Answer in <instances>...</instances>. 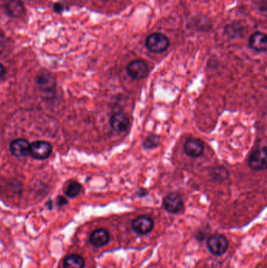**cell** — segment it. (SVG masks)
<instances>
[{
	"mask_svg": "<svg viewBox=\"0 0 267 268\" xmlns=\"http://www.w3.org/2000/svg\"><path fill=\"white\" fill-rule=\"evenodd\" d=\"M207 247L214 256H221L225 254L229 248V241L224 234H214L208 237Z\"/></svg>",
	"mask_w": 267,
	"mask_h": 268,
	"instance_id": "obj_1",
	"label": "cell"
},
{
	"mask_svg": "<svg viewBox=\"0 0 267 268\" xmlns=\"http://www.w3.org/2000/svg\"><path fill=\"white\" fill-rule=\"evenodd\" d=\"M169 39L165 35L159 32L150 35L146 39V47L152 53L165 52L169 46Z\"/></svg>",
	"mask_w": 267,
	"mask_h": 268,
	"instance_id": "obj_2",
	"label": "cell"
},
{
	"mask_svg": "<svg viewBox=\"0 0 267 268\" xmlns=\"http://www.w3.org/2000/svg\"><path fill=\"white\" fill-rule=\"evenodd\" d=\"M36 84L40 90L44 93H51L55 91L57 81L52 73L46 70H42L36 76Z\"/></svg>",
	"mask_w": 267,
	"mask_h": 268,
	"instance_id": "obj_3",
	"label": "cell"
},
{
	"mask_svg": "<svg viewBox=\"0 0 267 268\" xmlns=\"http://www.w3.org/2000/svg\"><path fill=\"white\" fill-rule=\"evenodd\" d=\"M52 152V145L47 141L38 140L30 144V155L34 159L38 160H45L48 159Z\"/></svg>",
	"mask_w": 267,
	"mask_h": 268,
	"instance_id": "obj_4",
	"label": "cell"
},
{
	"mask_svg": "<svg viewBox=\"0 0 267 268\" xmlns=\"http://www.w3.org/2000/svg\"><path fill=\"white\" fill-rule=\"evenodd\" d=\"M128 75L133 80H143L149 74L148 66L143 60H135L128 64Z\"/></svg>",
	"mask_w": 267,
	"mask_h": 268,
	"instance_id": "obj_5",
	"label": "cell"
},
{
	"mask_svg": "<svg viewBox=\"0 0 267 268\" xmlns=\"http://www.w3.org/2000/svg\"><path fill=\"white\" fill-rule=\"evenodd\" d=\"M155 223L148 216H139L132 222V228L136 234L147 235L153 231Z\"/></svg>",
	"mask_w": 267,
	"mask_h": 268,
	"instance_id": "obj_6",
	"label": "cell"
},
{
	"mask_svg": "<svg viewBox=\"0 0 267 268\" xmlns=\"http://www.w3.org/2000/svg\"><path fill=\"white\" fill-rule=\"evenodd\" d=\"M266 149L265 147L254 151L249 159V165L255 171L265 170L266 169Z\"/></svg>",
	"mask_w": 267,
	"mask_h": 268,
	"instance_id": "obj_7",
	"label": "cell"
},
{
	"mask_svg": "<svg viewBox=\"0 0 267 268\" xmlns=\"http://www.w3.org/2000/svg\"><path fill=\"white\" fill-rule=\"evenodd\" d=\"M183 198L177 193H169L163 199V207L167 212L172 214L180 213L183 209Z\"/></svg>",
	"mask_w": 267,
	"mask_h": 268,
	"instance_id": "obj_8",
	"label": "cell"
},
{
	"mask_svg": "<svg viewBox=\"0 0 267 268\" xmlns=\"http://www.w3.org/2000/svg\"><path fill=\"white\" fill-rule=\"evenodd\" d=\"M30 144L26 139H16L10 143V152L17 158L26 157L30 154Z\"/></svg>",
	"mask_w": 267,
	"mask_h": 268,
	"instance_id": "obj_9",
	"label": "cell"
},
{
	"mask_svg": "<svg viewBox=\"0 0 267 268\" xmlns=\"http://www.w3.org/2000/svg\"><path fill=\"white\" fill-rule=\"evenodd\" d=\"M185 154L189 157L199 158L204 152V143L197 138H189L185 142L183 147Z\"/></svg>",
	"mask_w": 267,
	"mask_h": 268,
	"instance_id": "obj_10",
	"label": "cell"
},
{
	"mask_svg": "<svg viewBox=\"0 0 267 268\" xmlns=\"http://www.w3.org/2000/svg\"><path fill=\"white\" fill-rule=\"evenodd\" d=\"M110 125L114 131L123 133L129 128L130 118L123 112H118L111 116Z\"/></svg>",
	"mask_w": 267,
	"mask_h": 268,
	"instance_id": "obj_11",
	"label": "cell"
},
{
	"mask_svg": "<svg viewBox=\"0 0 267 268\" xmlns=\"http://www.w3.org/2000/svg\"><path fill=\"white\" fill-rule=\"evenodd\" d=\"M109 241V232L104 228L95 230L94 231H92L89 236V242L96 248H101V247L106 246Z\"/></svg>",
	"mask_w": 267,
	"mask_h": 268,
	"instance_id": "obj_12",
	"label": "cell"
},
{
	"mask_svg": "<svg viewBox=\"0 0 267 268\" xmlns=\"http://www.w3.org/2000/svg\"><path fill=\"white\" fill-rule=\"evenodd\" d=\"M7 14L10 17L20 18L26 14V9L21 0H9L5 6Z\"/></svg>",
	"mask_w": 267,
	"mask_h": 268,
	"instance_id": "obj_13",
	"label": "cell"
},
{
	"mask_svg": "<svg viewBox=\"0 0 267 268\" xmlns=\"http://www.w3.org/2000/svg\"><path fill=\"white\" fill-rule=\"evenodd\" d=\"M249 46L252 50L259 52L266 51V36L262 32H255L249 38Z\"/></svg>",
	"mask_w": 267,
	"mask_h": 268,
	"instance_id": "obj_14",
	"label": "cell"
},
{
	"mask_svg": "<svg viewBox=\"0 0 267 268\" xmlns=\"http://www.w3.org/2000/svg\"><path fill=\"white\" fill-rule=\"evenodd\" d=\"M63 266L64 268H84L85 260L80 255H69L64 259Z\"/></svg>",
	"mask_w": 267,
	"mask_h": 268,
	"instance_id": "obj_15",
	"label": "cell"
},
{
	"mask_svg": "<svg viewBox=\"0 0 267 268\" xmlns=\"http://www.w3.org/2000/svg\"><path fill=\"white\" fill-rule=\"evenodd\" d=\"M82 188H83V187L77 181H70L66 185L64 193H65L67 197L74 199V198L77 197L80 194Z\"/></svg>",
	"mask_w": 267,
	"mask_h": 268,
	"instance_id": "obj_16",
	"label": "cell"
},
{
	"mask_svg": "<svg viewBox=\"0 0 267 268\" xmlns=\"http://www.w3.org/2000/svg\"><path fill=\"white\" fill-rule=\"evenodd\" d=\"M160 144V138L158 136L152 135L148 136L144 141H143V146L145 149H152L158 147Z\"/></svg>",
	"mask_w": 267,
	"mask_h": 268,
	"instance_id": "obj_17",
	"label": "cell"
},
{
	"mask_svg": "<svg viewBox=\"0 0 267 268\" xmlns=\"http://www.w3.org/2000/svg\"><path fill=\"white\" fill-rule=\"evenodd\" d=\"M64 5L61 3H56V4H54V12L57 13V14H61L64 11Z\"/></svg>",
	"mask_w": 267,
	"mask_h": 268,
	"instance_id": "obj_18",
	"label": "cell"
},
{
	"mask_svg": "<svg viewBox=\"0 0 267 268\" xmlns=\"http://www.w3.org/2000/svg\"><path fill=\"white\" fill-rule=\"evenodd\" d=\"M67 200L65 198L63 197V196H59L58 199H57V205L58 206H63L64 205L67 204Z\"/></svg>",
	"mask_w": 267,
	"mask_h": 268,
	"instance_id": "obj_19",
	"label": "cell"
},
{
	"mask_svg": "<svg viewBox=\"0 0 267 268\" xmlns=\"http://www.w3.org/2000/svg\"><path fill=\"white\" fill-rule=\"evenodd\" d=\"M6 73H7V71H6L5 67L0 63V81L5 78Z\"/></svg>",
	"mask_w": 267,
	"mask_h": 268,
	"instance_id": "obj_20",
	"label": "cell"
}]
</instances>
